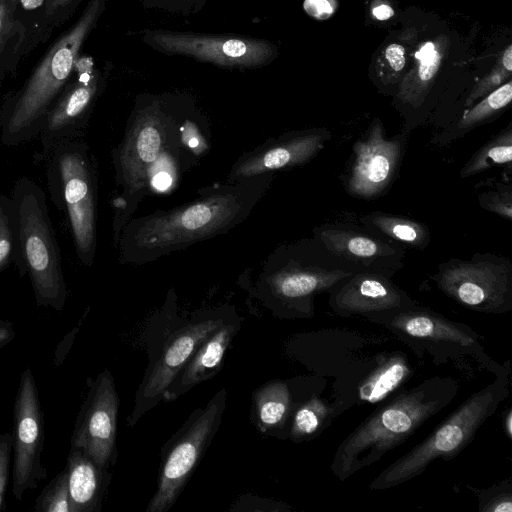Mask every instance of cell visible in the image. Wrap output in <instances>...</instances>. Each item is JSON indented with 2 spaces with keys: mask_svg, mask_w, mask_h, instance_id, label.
Masks as SVG:
<instances>
[{
  "mask_svg": "<svg viewBox=\"0 0 512 512\" xmlns=\"http://www.w3.org/2000/svg\"><path fill=\"white\" fill-rule=\"evenodd\" d=\"M512 122L475 151L461 168L462 179L483 173L493 167L512 171Z\"/></svg>",
  "mask_w": 512,
  "mask_h": 512,
  "instance_id": "cell-31",
  "label": "cell"
},
{
  "mask_svg": "<svg viewBox=\"0 0 512 512\" xmlns=\"http://www.w3.org/2000/svg\"><path fill=\"white\" fill-rule=\"evenodd\" d=\"M87 394L71 436V448L83 452L98 466L108 469L116 460L119 397L111 372L87 379Z\"/></svg>",
  "mask_w": 512,
  "mask_h": 512,
  "instance_id": "cell-14",
  "label": "cell"
},
{
  "mask_svg": "<svg viewBox=\"0 0 512 512\" xmlns=\"http://www.w3.org/2000/svg\"><path fill=\"white\" fill-rule=\"evenodd\" d=\"M109 0H86L75 19L50 44L23 85L0 106V141L14 147L38 137L43 121L72 77L82 48Z\"/></svg>",
  "mask_w": 512,
  "mask_h": 512,
  "instance_id": "cell-1",
  "label": "cell"
},
{
  "mask_svg": "<svg viewBox=\"0 0 512 512\" xmlns=\"http://www.w3.org/2000/svg\"><path fill=\"white\" fill-rule=\"evenodd\" d=\"M16 0H0V93L8 76L27 56L26 33L15 17Z\"/></svg>",
  "mask_w": 512,
  "mask_h": 512,
  "instance_id": "cell-28",
  "label": "cell"
},
{
  "mask_svg": "<svg viewBox=\"0 0 512 512\" xmlns=\"http://www.w3.org/2000/svg\"><path fill=\"white\" fill-rule=\"evenodd\" d=\"M408 139L402 130L388 137L383 122L374 118L354 142L340 177L347 194L366 201L384 196L400 171Z\"/></svg>",
  "mask_w": 512,
  "mask_h": 512,
  "instance_id": "cell-10",
  "label": "cell"
},
{
  "mask_svg": "<svg viewBox=\"0 0 512 512\" xmlns=\"http://www.w3.org/2000/svg\"><path fill=\"white\" fill-rule=\"evenodd\" d=\"M366 319L389 330L419 357L428 354L437 363L471 357L496 374L504 370L487 355L483 338L472 328L418 303Z\"/></svg>",
  "mask_w": 512,
  "mask_h": 512,
  "instance_id": "cell-6",
  "label": "cell"
},
{
  "mask_svg": "<svg viewBox=\"0 0 512 512\" xmlns=\"http://www.w3.org/2000/svg\"><path fill=\"white\" fill-rule=\"evenodd\" d=\"M511 100L512 80L510 79L435 133L430 138V143L440 148L450 145L477 127L496 119L510 105Z\"/></svg>",
  "mask_w": 512,
  "mask_h": 512,
  "instance_id": "cell-25",
  "label": "cell"
},
{
  "mask_svg": "<svg viewBox=\"0 0 512 512\" xmlns=\"http://www.w3.org/2000/svg\"><path fill=\"white\" fill-rule=\"evenodd\" d=\"M314 238L335 256L360 271L392 278L405 263L406 251L358 222L335 220L313 229Z\"/></svg>",
  "mask_w": 512,
  "mask_h": 512,
  "instance_id": "cell-16",
  "label": "cell"
},
{
  "mask_svg": "<svg viewBox=\"0 0 512 512\" xmlns=\"http://www.w3.org/2000/svg\"><path fill=\"white\" fill-rule=\"evenodd\" d=\"M13 419L12 493L17 500H21L27 491L34 490L48 476L41 461L45 440L44 415L35 379L29 367L20 376Z\"/></svg>",
  "mask_w": 512,
  "mask_h": 512,
  "instance_id": "cell-12",
  "label": "cell"
},
{
  "mask_svg": "<svg viewBox=\"0 0 512 512\" xmlns=\"http://www.w3.org/2000/svg\"><path fill=\"white\" fill-rule=\"evenodd\" d=\"M472 491L478 498L480 512H511L512 511V482L510 479L495 483L489 488Z\"/></svg>",
  "mask_w": 512,
  "mask_h": 512,
  "instance_id": "cell-36",
  "label": "cell"
},
{
  "mask_svg": "<svg viewBox=\"0 0 512 512\" xmlns=\"http://www.w3.org/2000/svg\"><path fill=\"white\" fill-rule=\"evenodd\" d=\"M48 192L67 217L78 259L91 265L96 248L95 170L88 147L66 139L43 153Z\"/></svg>",
  "mask_w": 512,
  "mask_h": 512,
  "instance_id": "cell-5",
  "label": "cell"
},
{
  "mask_svg": "<svg viewBox=\"0 0 512 512\" xmlns=\"http://www.w3.org/2000/svg\"><path fill=\"white\" fill-rule=\"evenodd\" d=\"M302 256L291 259L271 282L274 294L295 314L314 315V298L360 270L335 256L318 240L303 245Z\"/></svg>",
  "mask_w": 512,
  "mask_h": 512,
  "instance_id": "cell-11",
  "label": "cell"
},
{
  "mask_svg": "<svg viewBox=\"0 0 512 512\" xmlns=\"http://www.w3.org/2000/svg\"><path fill=\"white\" fill-rule=\"evenodd\" d=\"M405 65V48L398 43H390L378 58L377 76L384 85L397 83L402 78Z\"/></svg>",
  "mask_w": 512,
  "mask_h": 512,
  "instance_id": "cell-37",
  "label": "cell"
},
{
  "mask_svg": "<svg viewBox=\"0 0 512 512\" xmlns=\"http://www.w3.org/2000/svg\"><path fill=\"white\" fill-rule=\"evenodd\" d=\"M502 176V179L490 184L489 187H483L477 195V200L482 209L512 221L511 173L505 172Z\"/></svg>",
  "mask_w": 512,
  "mask_h": 512,
  "instance_id": "cell-33",
  "label": "cell"
},
{
  "mask_svg": "<svg viewBox=\"0 0 512 512\" xmlns=\"http://www.w3.org/2000/svg\"><path fill=\"white\" fill-rule=\"evenodd\" d=\"M17 230L14 264L28 275L37 305L61 311L68 290L45 191L31 178H19L12 190Z\"/></svg>",
  "mask_w": 512,
  "mask_h": 512,
  "instance_id": "cell-3",
  "label": "cell"
},
{
  "mask_svg": "<svg viewBox=\"0 0 512 512\" xmlns=\"http://www.w3.org/2000/svg\"><path fill=\"white\" fill-rule=\"evenodd\" d=\"M193 128L194 127L192 124L187 125V132L185 133L184 137L186 139L187 144L191 148H197L199 145V139L197 136L193 135L194 134Z\"/></svg>",
  "mask_w": 512,
  "mask_h": 512,
  "instance_id": "cell-45",
  "label": "cell"
},
{
  "mask_svg": "<svg viewBox=\"0 0 512 512\" xmlns=\"http://www.w3.org/2000/svg\"><path fill=\"white\" fill-rule=\"evenodd\" d=\"M357 222L405 251H423L432 239L425 223L402 215L371 211L360 215Z\"/></svg>",
  "mask_w": 512,
  "mask_h": 512,
  "instance_id": "cell-27",
  "label": "cell"
},
{
  "mask_svg": "<svg viewBox=\"0 0 512 512\" xmlns=\"http://www.w3.org/2000/svg\"><path fill=\"white\" fill-rule=\"evenodd\" d=\"M448 39L441 35L426 41L415 52V65L399 82L396 100L401 106L420 109L434 85L447 52Z\"/></svg>",
  "mask_w": 512,
  "mask_h": 512,
  "instance_id": "cell-22",
  "label": "cell"
},
{
  "mask_svg": "<svg viewBox=\"0 0 512 512\" xmlns=\"http://www.w3.org/2000/svg\"><path fill=\"white\" fill-rule=\"evenodd\" d=\"M36 512H71L68 475L64 468L42 490L35 501Z\"/></svg>",
  "mask_w": 512,
  "mask_h": 512,
  "instance_id": "cell-35",
  "label": "cell"
},
{
  "mask_svg": "<svg viewBox=\"0 0 512 512\" xmlns=\"http://www.w3.org/2000/svg\"><path fill=\"white\" fill-rule=\"evenodd\" d=\"M512 75V45H508L496 65L483 76L472 88L466 98V109L482 99L499 86L511 79Z\"/></svg>",
  "mask_w": 512,
  "mask_h": 512,
  "instance_id": "cell-34",
  "label": "cell"
},
{
  "mask_svg": "<svg viewBox=\"0 0 512 512\" xmlns=\"http://www.w3.org/2000/svg\"><path fill=\"white\" fill-rule=\"evenodd\" d=\"M304 9L311 17L327 19L335 13L337 0H305Z\"/></svg>",
  "mask_w": 512,
  "mask_h": 512,
  "instance_id": "cell-40",
  "label": "cell"
},
{
  "mask_svg": "<svg viewBox=\"0 0 512 512\" xmlns=\"http://www.w3.org/2000/svg\"><path fill=\"white\" fill-rule=\"evenodd\" d=\"M137 34L142 43L156 52L192 58L221 68H262L279 55L278 47L269 40L231 33L143 29Z\"/></svg>",
  "mask_w": 512,
  "mask_h": 512,
  "instance_id": "cell-9",
  "label": "cell"
},
{
  "mask_svg": "<svg viewBox=\"0 0 512 512\" xmlns=\"http://www.w3.org/2000/svg\"><path fill=\"white\" fill-rule=\"evenodd\" d=\"M327 128H311L296 132L274 147L250 158L238 167L235 175L248 177L269 170L303 165L312 160L330 141Z\"/></svg>",
  "mask_w": 512,
  "mask_h": 512,
  "instance_id": "cell-19",
  "label": "cell"
},
{
  "mask_svg": "<svg viewBox=\"0 0 512 512\" xmlns=\"http://www.w3.org/2000/svg\"><path fill=\"white\" fill-rule=\"evenodd\" d=\"M86 0H16L15 16L35 43H46Z\"/></svg>",
  "mask_w": 512,
  "mask_h": 512,
  "instance_id": "cell-24",
  "label": "cell"
},
{
  "mask_svg": "<svg viewBox=\"0 0 512 512\" xmlns=\"http://www.w3.org/2000/svg\"><path fill=\"white\" fill-rule=\"evenodd\" d=\"M222 324L224 322L220 319L205 320L190 324L170 337L154 367L139 387L129 425H135L145 412L163 400L167 389L195 350Z\"/></svg>",
  "mask_w": 512,
  "mask_h": 512,
  "instance_id": "cell-17",
  "label": "cell"
},
{
  "mask_svg": "<svg viewBox=\"0 0 512 512\" xmlns=\"http://www.w3.org/2000/svg\"><path fill=\"white\" fill-rule=\"evenodd\" d=\"M372 15L375 19L383 21L391 18L394 10L388 3L377 0L372 6Z\"/></svg>",
  "mask_w": 512,
  "mask_h": 512,
  "instance_id": "cell-41",
  "label": "cell"
},
{
  "mask_svg": "<svg viewBox=\"0 0 512 512\" xmlns=\"http://www.w3.org/2000/svg\"><path fill=\"white\" fill-rule=\"evenodd\" d=\"M509 394L506 370L493 382L470 395L430 435L382 470L369 484L370 490H386L423 474L437 459L455 458L474 439L478 429Z\"/></svg>",
  "mask_w": 512,
  "mask_h": 512,
  "instance_id": "cell-4",
  "label": "cell"
},
{
  "mask_svg": "<svg viewBox=\"0 0 512 512\" xmlns=\"http://www.w3.org/2000/svg\"><path fill=\"white\" fill-rule=\"evenodd\" d=\"M225 404L226 391L221 389L204 408L195 409L162 447L157 488L147 512H166L175 504L212 442Z\"/></svg>",
  "mask_w": 512,
  "mask_h": 512,
  "instance_id": "cell-7",
  "label": "cell"
},
{
  "mask_svg": "<svg viewBox=\"0 0 512 512\" xmlns=\"http://www.w3.org/2000/svg\"><path fill=\"white\" fill-rule=\"evenodd\" d=\"M236 331L235 325L222 324L206 338L173 380L163 399L176 400L195 385L213 377L221 369L224 354Z\"/></svg>",
  "mask_w": 512,
  "mask_h": 512,
  "instance_id": "cell-21",
  "label": "cell"
},
{
  "mask_svg": "<svg viewBox=\"0 0 512 512\" xmlns=\"http://www.w3.org/2000/svg\"><path fill=\"white\" fill-rule=\"evenodd\" d=\"M112 68L111 62L107 61L100 67L91 56H79L72 77L41 126L38 137L43 153L60 141L77 138L87 124Z\"/></svg>",
  "mask_w": 512,
  "mask_h": 512,
  "instance_id": "cell-13",
  "label": "cell"
},
{
  "mask_svg": "<svg viewBox=\"0 0 512 512\" xmlns=\"http://www.w3.org/2000/svg\"><path fill=\"white\" fill-rule=\"evenodd\" d=\"M292 412L288 384L273 380L261 386L254 394V414L261 432L282 429Z\"/></svg>",
  "mask_w": 512,
  "mask_h": 512,
  "instance_id": "cell-30",
  "label": "cell"
},
{
  "mask_svg": "<svg viewBox=\"0 0 512 512\" xmlns=\"http://www.w3.org/2000/svg\"><path fill=\"white\" fill-rule=\"evenodd\" d=\"M17 254L15 206L11 196L0 194V272L14 263Z\"/></svg>",
  "mask_w": 512,
  "mask_h": 512,
  "instance_id": "cell-32",
  "label": "cell"
},
{
  "mask_svg": "<svg viewBox=\"0 0 512 512\" xmlns=\"http://www.w3.org/2000/svg\"><path fill=\"white\" fill-rule=\"evenodd\" d=\"M503 430L509 439H512V410L509 408L503 416Z\"/></svg>",
  "mask_w": 512,
  "mask_h": 512,
  "instance_id": "cell-44",
  "label": "cell"
},
{
  "mask_svg": "<svg viewBox=\"0 0 512 512\" xmlns=\"http://www.w3.org/2000/svg\"><path fill=\"white\" fill-rule=\"evenodd\" d=\"M235 196L210 197L180 211L145 223L136 234L137 244L148 251L170 248L213 234L240 212Z\"/></svg>",
  "mask_w": 512,
  "mask_h": 512,
  "instance_id": "cell-15",
  "label": "cell"
},
{
  "mask_svg": "<svg viewBox=\"0 0 512 512\" xmlns=\"http://www.w3.org/2000/svg\"><path fill=\"white\" fill-rule=\"evenodd\" d=\"M457 393V382L440 376L399 392L341 442L331 463L333 474L344 481L377 463L443 410Z\"/></svg>",
  "mask_w": 512,
  "mask_h": 512,
  "instance_id": "cell-2",
  "label": "cell"
},
{
  "mask_svg": "<svg viewBox=\"0 0 512 512\" xmlns=\"http://www.w3.org/2000/svg\"><path fill=\"white\" fill-rule=\"evenodd\" d=\"M160 116L158 102H152L139 111L135 129L121 152L122 173L133 188L141 185L148 166L159 155L162 142Z\"/></svg>",
  "mask_w": 512,
  "mask_h": 512,
  "instance_id": "cell-20",
  "label": "cell"
},
{
  "mask_svg": "<svg viewBox=\"0 0 512 512\" xmlns=\"http://www.w3.org/2000/svg\"><path fill=\"white\" fill-rule=\"evenodd\" d=\"M328 294L331 310L341 317L361 316L366 319L417 304L392 278L365 271L343 279Z\"/></svg>",
  "mask_w": 512,
  "mask_h": 512,
  "instance_id": "cell-18",
  "label": "cell"
},
{
  "mask_svg": "<svg viewBox=\"0 0 512 512\" xmlns=\"http://www.w3.org/2000/svg\"><path fill=\"white\" fill-rule=\"evenodd\" d=\"M152 185L160 191L168 189L172 184V176L167 171H159L152 177Z\"/></svg>",
  "mask_w": 512,
  "mask_h": 512,
  "instance_id": "cell-42",
  "label": "cell"
},
{
  "mask_svg": "<svg viewBox=\"0 0 512 512\" xmlns=\"http://www.w3.org/2000/svg\"><path fill=\"white\" fill-rule=\"evenodd\" d=\"M65 469L71 512L99 511L110 482L108 469L101 468L75 448H70Z\"/></svg>",
  "mask_w": 512,
  "mask_h": 512,
  "instance_id": "cell-23",
  "label": "cell"
},
{
  "mask_svg": "<svg viewBox=\"0 0 512 512\" xmlns=\"http://www.w3.org/2000/svg\"><path fill=\"white\" fill-rule=\"evenodd\" d=\"M437 288L461 306L480 313L512 310V260L490 252L450 258L431 276Z\"/></svg>",
  "mask_w": 512,
  "mask_h": 512,
  "instance_id": "cell-8",
  "label": "cell"
},
{
  "mask_svg": "<svg viewBox=\"0 0 512 512\" xmlns=\"http://www.w3.org/2000/svg\"><path fill=\"white\" fill-rule=\"evenodd\" d=\"M141 5L149 9L163 12L190 15L200 11L208 0H137Z\"/></svg>",
  "mask_w": 512,
  "mask_h": 512,
  "instance_id": "cell-38",
  "label": "cell"
},
{
  "mask_svg": "<svg viewBox=\"0 0 512 512\" xmlns=\"http://www.w3.org/2000/svg\"><path fill=\"white\" fill-rule=\"evenodd\" d=\"M15 338L12 323L0 319V348L8 345Z\"/></svg>",
  "mask_w": 512,
  "mask_h": 512,
  "instance_id": "cell-43",
  "label": "cell"
},
{
  "mask_svg": "<svg viewBox=\"0 0 512 512\" xmlns=\"http://www.w3.org/2000/svg\"><path fill=\"white\" fill-rule=\"evenodd\" d=\"M11 451L12 433H0V511L4 507V498L9 482Z\"/></svg>",
  "mask_w": 512,
  "mask_h": 512,
  "instance_id": "cell-39",
  "label": "cell"
},
{
  "mask_svg": "<svg viewBox=\"0 0 512 512\" xmlns=\"http://www.w3.org/2000/svg\"><path fill=\"white\" fill-rule=\"evenodd\" d=\"M346 407L344 400L328 403L326 400L313 395L294 410L289 430L290 439L294 442L314 439Z\"/></svg>",
  "mask_w": 512,
  "mask_h": 512,
  "instance_id": "cell-29",
  "label": "cell"
},
{
  "mask_svg": "<svg viewBox=\"0 0 512 512\" xmlns=\"http://www.w3.org/2000/svg\"><path fill=\"white\" fill-rule=\"evenodd\" d=\"M412 372V367L402 352L380 355L376 360V367L357 388L358 403L376 404L387 399L408 382Z\"/></svg>",
  "mask_w": 512,
  "mask_h": 512,
  "instance_id": "cell-26",
  "label": "cell"
}]
</instances>
